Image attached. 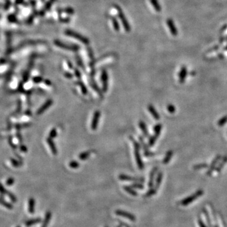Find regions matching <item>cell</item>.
Returning <instances> with one entry per match:
<instances>
[{
    "mask_svg": "<svg viewBox=\"0 0 227 227\" xmlns=\"http://www.w3.org/2000/svg\"><path fill=\"white\" fill-rule=\"evenodd\" d=\"M131 139H132V143H133V145H134V151H135V158H136V161L137 163V165H138V167L139 168V169L140 170H143L144 168V164L142 161V157H141L140 155V145L139 144L136 142V141L133 139L132 138H130Z\"/></svg>",
    "mask_w": 227,
    "mask_h": 227,
    "instance_id": "obj_1",
    "label": "cell"
},
{
    "mask_svg": "<svg viewBox=\"0 0 227 227\" xmlns=\"http://www.w3.org/2000/svg\"><path fill=\"white\" fill-rule=\"evenodd\" d=\"M203 193H204V192H203L202 190H199L196 191V193H194L193 195H191L189 198L184 199L183 200L180 201L179 204L182 206H186L189 205L191 202H193L194 201H195V199H197L198 198L201 196V195L203 194Z\"/></svg>",
    "mask_w": 227,
    "mask_h": 227,
    "instance_id": "obj_2",
    "label": "cell"
},
{
    "mask_svg": "<svg viewBox=\"0 0 227 227\" xmlns=\"http://www.w3.org/2000/svg\"><path fill=\"white\" fill-rule=\"evenodd\" d=\"M65 34L67 35L68 36L71 37L73 38H75V39H77V40H78L79 41L81 42L82 43H83V44H88L89 42H90L89 40L87 37L83 36H82V35L78 34L77 32H74V31H73L71 30H66L65 31Z\"/></svg>",
    "mask_w": 227,
    "mask_h": 227,
    "instance_id": "obj_3",
    "label": "cell"
},
{
    "mask_svg": "<svg viewBox=\"0 0 227 227\" xmlns=\"http://www.w3.org/2000/svg\"><path fill=\"white\" fill-rule=\"evenodd\" d=\"M115 7H116V8H117V10L119 17L121 19V22H122V23H123V25L124 26V28L125 30H126V32H129L131 30V28H130V24H129V22H128L127 18H126V17H125V15H124V13L123 12L122 10H121L118 6L115 5Z\"/></svg>",
    "mask_w": 227,
    "mask_h": 227,
    "instance_id": "obj_4",
    "label": "cell"
},
{
    "mask_svg": "<svg viewBox=\"0 0 227 227\" xmlns=\"http://www.w3.org/2000/svg\"><path fill=\"white\" fill-rule=\"evenodd\" d=\"M54 44H55L57 47H59V48L66 49V50H72V51H77V50L79 49V47L78 46H76L75 45L66 44L58 40H56L54 41Z\"/></svg>",
    "mask_w": 227,
    "mask_h": 227,
    "instance_id": "obj_5",
    "label": "cell"
},
{
    "mask_svg": "<svg viewBox=\"0 0 227 227\" xmlns=\"http://www.w3.org/2000/svg\"><path fill=\"white\" fill-rule=\"evenodd\" d=\"M115 214H117V216H122V217H124L125 218H127V219H128V220H130L132 221H135L136 220V218L134 214L128 213V212H127V211L117 209V210L115 211Z\"/></svg>",
    "mask_w": 227,
    "mask_h": 227,
    "instance_id": "obj_6",
    "label": "cell"
},
{
    "mask_svg": "<svg viewBox=\"0 0 227 227\" xmlns=\"http://www.w3.org/2000/svg\"><path fill=\"white\" fill-rule=\"evenodd\" d=\"M101 80L102 82V91L104 92H106L108 89V83H109V77L107 72L105 70H103L101 74Z\"/></svg>",
    "mask_w": 227,
    "mask_h": 227,
    "instance_id": "obj_7",
    "label": "cell"
},
{
    "mask_svg": "<svg viewBox=\"0 0 227 227\" xmlns=\"http://www.w3.org/2000/svg\"><path fill=\"white\" fill-rule=\"evenodd\" d=\"M100 117V112L99 111H95L94 114H93V117L91 124V129L93 131H95L97 129L98 125H99V123Z\"/></svg>",
    "mask_w": 227,
    "mask_h": 227,
    "instance_id": "obj_8",
    "label": "cell"
},
{
    "mask_svg": "<svg viewBox=\"0 0 227 227\" xmlns=\"http://www.w3.org/2000/svg\"><path fill=\"white\" fill-rule=\"evenodd\" d=\"M119 179L121 181H134V182H143L144 181V179L143 178H135L131 177L125 174H121L119 176Z\"/></svg>",
    "mask_w": 227,
    "mask_h": 227,
    "instance_id": "obj_9",
    "label": "cell"
},
{
    "mask_svg": "<svg viewBox=\"0 0 227 227\" xmlns=\"http://www.w3.org/2000/svg\"><path fill=\"white\" fill-rule=\"evenodd\" d=\"M167 23L171 34L173 35L174 36H177L178 34V31H177V29L176 28L175 26L173 20H172V19H168L167 20Z\"/></svg>",
    "mask_w": 227,
    "mask_h": 227,
    "instance_id": "obj_10",
    "label": "cell"
},
{
    "mask_svg": "<svg viewBox=\"0 0 227 227\" xmlns=\"http://www.w3.org/2000/svg\"><path fill=\"white\" fill-rule=\"evenodd\" d=\"M53 104V100L52 99H49L42 105V106L37 111V114H42L47 109H48Z\"/></svg>",
    "mask_w": 227,
    "mask_h": 227,
    "instance_id": "obj_11",
    "label": "cell"
},
{
    "mask_svg": "<svg viewBox=\"0 0 227 227\" xmlns=\"http://www.w3.org/2000/svg\"><path fill=\"white\" fill-rule=\"evenodd\" d=\"M46 141H47V143H48V145L50 148V150H51L52 153L54 155H56L57 154V149L55 143H54V142H53V139L49 137V138H47Z\"/></svg>",
    "mask_w": 227,
    "mask_h": 227,
    "instance_id": "obj_12",
    "label": "cell"
},
{
    "mask_svg": "<svg viewBox=\"0 0 227 227\" xmlns=\"http://www.w3.org/2000/svg\"><path fill=\"white\" fill-rule=\"evenodd\" d=\"M220 159H221V155H217L216 156V158H215L213 160V161L212 162V163H211V165L209 167V170H208V172H207V173H206L207 175H211V174H212L213 171L215 169V167H216V165L217 163L219 162V160H220Z\"/></svg>",
    "mask_w": 227,
    "mask_h": 227,
    "instance_id": "obj_13",
    "label": "cell"
},
{
    "mask_svg": "<svg viewBox=\"0 0 227 227\" xmlns=\"http://www.w3.org/2000/svg\"><path fill=\"white\" fill-rule=\"evenodd\" d=\"M187 69L186 68V66H182L181 69V71L179 73V82L181 83H184L186 78L187 76Z\"/></svg>",
    "mask_w": 227,
    "mask_h": 227,
    "instance_id": "obj_14",
    "label": "cell"
},
{
    "mask_svg": "<svg viewBox=\"0 0 227 227\" xmlns=\"http://www.w3.org/2000/svg\"><path fill=\"white\" fill-rule=\"evenodd\" d=\"M158 170V168L157 167H154L153 169H152L150 173V180H149V182H148V187H149L150 189H151L153 186V179L156 173V172Z\"/></svg>",
    "mask_w": 227,
    "mask_h": 227,
    "instance_id": "obj_15",
    "label": "cell"
},
{
    "mask_svg": "<svg viewBox=\"0 0 227 227\" xmlns=\"http://www.w3.org/2000/svg\"><path fill=\"white\" fill-rule=\"evenodd\" d=\"M148 111H149L150 113L152 115V116L153 117L154 119H155L156 120L160 119L159 114L157 112V111H156V109H155V107L153 106L152 105H148Z\"/></svg>",
    "mask_w": 227,
    "mask_h": 227,
    "instance_id": "obj_16",
    "label": "cell"
},
{
    "mask_svg": "<svg viewBox=\"0 0 227 227\" xmlns=\"http://www.w3.org/2000/svg\"><path fill=\"white\" fill-rule=\"evenodd\" d=\"M139 128L141 129V130L142 131L143 135L144 136H145L146 137H148V136H149V133H148V129H147V127L146 126V124L144 123L143 121H139Z\"/></svg>",
    "mask_w": 227,
    "mask_h": 227,
    "instance_id": "obj_17",
    "label": "cell"
},
{
    "mask_svg": "<svg viewBox=\"0 0 227 227\" xmlns=\"http://www.w3.org/2000/svg\"><path fill=\"white\" fill-rule=\"evenodd\" d=\"M52 217V213L50 211H48L45 215V219L42 223V227H47L49 224V221Z\"/></svg>",
    "mask_w": 227,
    "mask_h": 227,
    "instance_id": "obj_18",
    "label": "cell"
},
{
    "mask_svg": "<svg viewBox=\"0 0 227 227\" xmlns=\"http://www.w3.org/2000/svg\"><path fill=\"white\" fill-rule=\"evenodd\" d=\"M162 125L160 124H158L155 125V126L154 127L155 134H154L153 136L155 137L156 139H158V136H160V132H161V131H162Z\"/></svg>",
    "mask_w": 227,
    "mask_h": 227,
    "instance_id": "obj_19",
    "label": "cell"
},
{
    "mask_svg": "<svg viewBox=\"0 0 227 227\" xmlns=\"http://www.w3.org/2000/svg\"><path fill=\"white\" fill-rule=\"evenodd\" d=\"M75 84L79 86L80 88H81V91L82 93H83V95H87V93H88L87 88L85 85V84L83 83V82L81 81H78L77 82H76Z\"/></svg>",
    "mask_w": 227,
    "mask_h": 227,
    "instance_id": "obj_20",
    "label": "cell"
},
{
    "mask_svg": "<svg viewBox=\"0 0 227 227\" xmlns=\"http://www.w3.org/2000/svg\"><path fill=\"white\" fill-rule=\"evenodd\" d=\"M162 179H163V174L162 172H159L157 177H156V184H155V189L157 190L158 189V187H160V184H161V182L162 181Z\"/></svg>",
    "mask_w": 227,
    "mask_h": 227,
    "instance_id": "obj_21",
    "label": "cell"
},
{
    "mask_svg": "<svg viewBox=\"0 0 227 227\" xmlns=\"http://www.w3.org/2000/svg\"><path fill=\"white\" fill-rule=\"evenodd\" d=\"M173 153H174L173 151H171V150L169 151L167 153L165 158H164L163 160V164H167L170 162V160H171L172 156H173Z\"/></svg>",
    "mask_w": 227,
    "mask_h": 227,
    "instance_id": "obj_22",
    "label": "cell"
},
{
    "mask_svg": "<svg viewBox=\"0 0 227 227\" xmlns=\"http://www.w3.org/2000/svg\"><path fill=\"white\" fill-rule=\"evenodd\" d=\"M123 189H124V190L125 191H126L128 194H130L133 195V196H136V195H138V194H137L136 192L134 189H133L131 186H124L123 187Z\"/></svg>",
    "mask_w": 227,
    "mask_h": 227,
    "instance_id": "obj_23",
    "label": "cell"
},
{
    "mask_svg": "<svg viewBox=\"0 0 227 227\" xmlns=\"http://www.w3.org/2000/svg\"><path fill=\"white\" fill-rule=\"evenodd\" d=\"M150 3H151L152 6H153L156 11L160 12L161 11V6H160L158 0H150Z\"/></svg>",
    "mask_w": 227,
    "mask_h": 227,
    "instance_id": "obj_24",
    "label": "cell"
},
{
    "mask_svg": "<svg viewBox=\"0 0 227 227\" xmlns=\"http://www.w3.org/2000/svg\"><path fill=\"white\" fill-rule=\"evenodd\" d=\"M91 155V152L90 151H84L81 153L79 155V159L81 160H85L89 158V156Z\"/></svg>",
    "mask_w": 227,
    "mask_h": 227,
    "instance_id": "obj_25",
    "label": "cell"
},
{
    "mask_svg": "<svg viewBox=\"0 0 227 227\" xmlns=\"http://www.w3.org/2000/svg\"><path fill=\"white\" fill-rule=\"evenodd\" d=\"M34 205L35 201L33 198H30L29 201V211L31 214H33L34 212Z\"/></svg>",
    "mask_w": 227,
    "mask_h": 227,
    "instance_id": "obj_26",
    "label": "cell"
},
{
    "mask_svg": "<svg viewBox=\"0 0 227 227\" xmlns=\"http://www.w3.org/2000/svg\"><path fill=\"white\" fill-rule=\"evenodd\" d=\"M226 163H227V156H225L223 159L222 162L220 163V165H219L218 167L216 168V173H219V172L221 171V170L223 169V166L225 165Z\"/></svg>",
    "mask_w": 227,
    "mask_h": 227,
    "instance_id": "obj_27",
    "label": "cell"
},
{
    "mask_svg": "<svg viewBox=\"0 0 227 227\" xmlns=\"http://www.w3.org/2000/svg\"><path fill=\"white\" fill-rule=\"evenodd\" d=\"M41 221V218H36V219H33V220H29L27 221L26 222V225L27 226H31L32 225H34V224H36V223H40Z\"/></svg>",
    "mask_w": 227,
    "mask_h": 227,
    "instance_id": "obj_28",
    "label": "cell"
},
{
    "mask_svg": "<svg viewBox=\"0 0 227 227\" xmlns=\"http://www.w3.org/2000/svg\"><path fill=\"white\" fill-rule=\"evenodd\" d=\"M208 167V165L206 163H199L197 164V165H195L193 167V169L194 170H200V169H206V168Z\"/></svg>",
    "mask_w": 227,
    "mask_h": 227,
    "instance_id": "obj_29",
    "label": "cell"
},
{
    "mask_svg": "<svg viewBox=\"0 0 227 227\" xmlns=\"http://www.w3.org/2000/svg\"><path fill=\"white\" fill-rule=\"evenodd\" d=\"M69 166L70 168H71V169H78V168H79L80 163H78L77 161H75V160H73V161L69 162Z\"/></svg>",
    "mask_w": 227,
    "mask_h": 227,
    "instance_id": "obj_30",
    "label": "cell"
},
{
    "mask_svg": "<svg viewBox=\"0 0 227 227\" xmlns=\"http://www.w3.org/2000/svg\"><path fill=\"white\" fill-rule=\"evenodd\" d=\"M227 123V115L225 116L224 117H223L222 118H221L220 120L218 121V125L220 127H221L225 125Z\"/></svg>",
    "mask_w": 227,
    "mask_h": 227,
    "instance_id": "obj_31",
    "label": "cell"
},
{
    "mask_svg": "<svg viewBox=\"0 0 227 227\" xmlns=\"http://www.w3.org/2000/svg\"><path fill=\"white\" fill-rule=\"evenodd\" d=\"M111 19H112V22L114 28L116 31H119V25L118 22H117V20L114 17H112Z\"/></svg>",
    "mask_w": 227,
    "mask_h": 227,
    "instance_id": "obj_32",
    "label": "cell"
},
{
    "mask_svg": "<svg viewBox=\"0 0 227 227\" xmlns=\"http://www.w3.org/2000/svg\"><path fill=\"white\" fill-rule=\"evenodd\" d=\"M156 190L155 189H153V188L150 189L149 191H148V193L145 194V195H144V196L147 197V198H148V197L152 196V195H153L154 194H156Z\"/></svg>",
    "mask_w": 227,
    "mask_h": 227,
    "instance_id": "obj_33",
    "label": "cell"
},
{
    "mask_svg": "<svg viewBox=\"0 0 227 227\" xmlns=\"http://www.w3.org/2000/svg\"><path fill=\"white\" fill-rule=\"evenodd\" d=\"M56 136H57V130L56 128H53L49 133V138L53 139L54 138H56Z\"/></svg>",
    "mask_w": 227,
    "mask_h": 227,
    "instance_id": "obj_34",
    "label": "cell"
},
{
    "mask_svg": "<svg viewBox=\"0 0 227 227\" xmlns=\"http://www.w3.org/2000/svg\"><path fill=\"white\" fill-rule=\"evenodd\" d=\"M167 110L170 114H174L175 112V107L173 105L169 104L167 105Z\"/></svg>",
    "mask_w": 227,
    "mask_h": 227,
    "instance_id": "obj_35",
    "label": "cell"
},
{
    "mask_svg": "<svg viewBox=\"0 0 227 227\" xmlns=\"http://www.w3.org/2000/svg\"><path fill=\"white\" fill-rule=\"evenodd\" d=\"M132 188H135V189H143V186L141 184L139 183H135L134 184H132L131 186Z\"/></svg>",
    "mask_w": 227,
    "mask_h": 227,
    "instance_id": "obj_36",
    "label": "cell"
},
{
    "mask_svg": "<svg viewBox=\"0 0 227 227\" xmlns=\"http://www.w3.org/2000/svg\"><path fill=\"white\" fill-rule=\"evenodd\" d=\"M156 139H156V138H155L153 136H151V138H150V139H149V142H148V144H149V146H153V144L155 143Z\"/></svg>",
    "mask_w": 227,
    "mask_h": 227,
    "instance_id": "obj_37",
    "label": "cell"
},
{
    "mask_svg": "<svg viewBox=\"0 0 227 227\" xmlns=\"http://www.w3.org/2000/svg\"><path fill=\"white\" fill-rule=\"evenodd\" d=\"M54 0H50V1L49 2H48V3H47L45 9H46V10L49 9L50 8V6H51L52 4L54 3Z\"/></svg>",
    "mask_w": 227,
    "mask_h": 227,
    "instance_id": "obj_38",
    "label": "cell"
},
{
    "mask_svg": "<svg viewBox=\"0 0 227 227\" xmlns=\"http://www.w3.org/2000/svg\"><path fill=\"white\" fill-rule=\"evenodd\" d=\"M75 74L76 76L78 78V79H80L81 76V73L80 72L79 70L77 69H75Z\"/></svg>",
    "mask_w": 227,
    "mask_h": 227,
    "instance_id": "obj_39",
    "label": "cell"
},
{
    "mask_svg": "<svg viewBox=\"0 0 227 227\" xmlns=\"http://www.w3.org/2000/svg\"><path fill=\"white\" fill-rule=\"evenodd\" d=\"M64 12H66L67 13H69V14H72L74 13V10L71 8H66L64 10Z\"/></svg>",
    "mask_w": 227,
    "mask_h": 227,
    "instance_id": "obj_40",
    "label": "cell"
},
{
    "mask_svg": "<svg viewBox=\"0 0 227 227\" xmlns=\"http://www.w3.org/2000/svg\"><path fill=\"white\" fill-rule=\"evenodd\" d=\"M34 80L35 82H36V83H39V82L42 81V78L41 77H36V78H34Z\"/></svg>",
    "mask_w": 227,
    "mask_h": 227,
    "instance_id": "obj_41",
    "label": "cell"
},
{
    "mask_svg": "<svg viewBox=\"0 0 227 227\" xmlns=\"http://www.w3.org/2000/svg\"><path fill=\"white\" fill-rule=\"evenodd\" d=\"M64 75H65V77H66L67 78H69V79L73 78V75L70 73H66L64 74Z\"/></svg>",
    "mask_w": 227,
    "mask_h": 227,
    "instance_id": "obj_42",
    "label": "cell"
},
{
    "mask_svg": "<svg viewBox=\"0 0 227 227\" xmlns=\"http://www.w3.org/2000/svg\"><path fill=\"white\" fill-rule=\"evenodd\" d=\"M45 83H46L47 85H48V86L51 85V81H49V80H45Z\"/></svg>",
    "mask_w": 227,
    "mask_h": 227,
    "instance_id": "obj_43",
    "label": "cell"
},
{
    "mask_svg": "<svg viewBox=\"0 0 227 227\" xmlns=\"http://www.w3.org/2000/svg\"><path fill=\"white\" fill-rule=\"evenodd\" d=\"M68 66H69V68H71V69H72L73 68V66H72V64L71 63H70V62H69V61H68Z\"/></svg>",
    "mask_w": 227,
    "mask_h": 227,
    "instance_id": "obj_44",
    "label": "cell"
},
{
    "mask_svg": "<svg viewBox=\"0 0 227 227\" xmlns=\"http://www.w3.org/2000/svg\"><path fill=\"white\" fill-rule=\"evenodd\" d=\"M22 1H23V0H17L16 3L17 4H20V3H21L22 2Z\"/></svg>",
    "mask_w": 227,
    "mask_h": 227,
    "instance_id": "obj_45",
    "label": "cell"
},
{
    "mask_svg": "<svg viewBox=\"0 0 227 227\" xmlns=\"http://www.w3.org/2000/svg\"><path fill=\"white\" fill-rule=\"evenodd\" d=\"M122 225L124 226V227H130V226H128L127 225H126V224H124V223H122Z\"/></svg>",
    "mask_w": 227,
    "mask_h": 227,
    "instance_id": "obj_46",
    "label": "cell"
}]
</instances>
